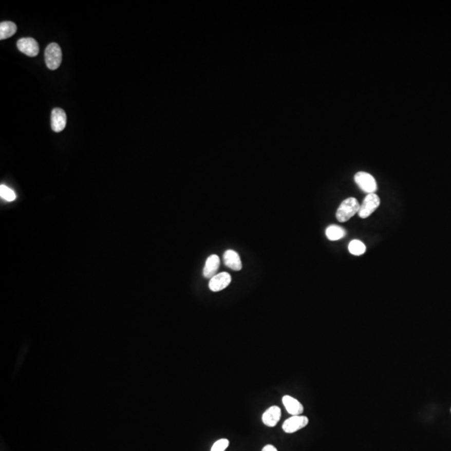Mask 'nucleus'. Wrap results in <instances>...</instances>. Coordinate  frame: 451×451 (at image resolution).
Wrapping results in <instances>:
<instances>
[{"mask_svg": "<svg viewBox=\"0 0 451 451\" xmlns=\"http://www.w3.org/2000/svg\"><path fill=\"white\" fill-rule=\"evenodd\" d=\"M360 205L357 199L349 197L344 200L340 204L336 212V217L340 222H345L349 221L351 217H353L360 210Z\"/></svg>", "mask_w": 451, "mask_h": 451, "instance_id": "obj_1", "label": "nucleus"}, {"mask_svg": "<svg viewBox=\"0 0 451 451\" xmlns=\"http://www.w3.org/2000/svg\"><path fill=\"white\" fill-rule=\"evenodd\" d=\"M45 63L50 70H55L61 66L62 62V51L56 43H51L45 49Z\"/></svg>", "mask_w": 451, "mask_h": 451, "instance_id": "obj_2", "label": "nucleus"}, {"mask_svg": "<svg viewBox=\"0 0 451 451\" xmlns=\"http://www.w3.org/2000/svg\"><path fill=\"white\" fill-rule=\"evenodd\" d=\"M354 181L359 185V187L368 194L374 193L377 190V182L375 179L369 173L364 172H358L354 176Z\"/></svg>", "mask_w": 451, "mask_h": 451, "instance_id": "obj_3", "label": "nucleus"}, {"mask_svg": "<svg viewBox=\"0 0 451 451\" xmlns=\"http://www.w3.org/2000/svg\"><path fill=\"white\" fill-rule=\"evenodd\" d=\"M380 205V199L375 193L368 194L364 198L362 205H360L358 214L361 218L369 217Z\"/></svg>", "mask_w": 451, "mask_h": 451, "instance_id": "obj_4", "label": "nucleus"}, {"mask_svg": "<svg viewBox=\"0 0 451 451\" xmlns=\"http://www.w3.org/2000/svg\"><path fill=\"white\" fill-rule=\"evenodd\" d=\"M308 424V418L306 416H294L285 420L283 424V429L285 433L293 434L299 429H304Z\"/></svg>", "mask_w": 451, "mask_h": 451, "instance_id": "obj_5", "label": "nucleus"}, {"mask_svg": "<svg viewBox=\"0 0 451 451\" xmlns=\"http://www.w3.org/2000/svg\"><path fill=\"white\" fill-rule=\"evenodd\" d=\"M18 50L29 57L38 55L40 47L37 41L33 38H23L17 42Z\"/></svg>", "mask_w": 451, "mask_h": 451, "instance_id": "obj_6", "label": "nucleus"}, {"mask_svg": "<svg viewBox=\"0 0 451 451\" xmlns=\"http://www.w3.org/2000/svg\"><path fill=\"white\" fill-rule=\"evenodd\" d=\"M67 117L64 109L55 108L52 110L51 127L54 132H61L64 130L66 126Z\"/></svg>", "mask_w": 451, "mask_h": 451, "instance_id": "obj_7", "label": "nucleus"}, {"mask_svg": "<svg viewBox=\"0 0 451 451\" xmlns=\"http://www.w3.org/2000/svg\"><path fill=\"white\" fill-rule=\"evenodd\" d=\"M232 281V277L228 273H221L211 278L209 281V288L212 292H219L223 290Z\"/></svg>", "mask_w": 451, "mask_h": 451, "instance_id": "obj_8", "label": "nucleus"}, {"mask_svg": "<svg viewBox=\"0 0 451 451\" xmlns=\"http://www.w3.org/2000/svg\"><path fill=\"white\" fill-rule=\"evenodd\" d=\"M281 419V409L277 406H271L264 412L261 417L262 422L268 427H274Z\"/></svg>", "mask_w": 451, "mask_h": 451, "instance_id": "obj_9", "label": "nucleus"}, {"mask_svg": "<svg viewBox=\"0 0 451 451\" xmlns=\"http://www.w3.org/2000/svg\"><path fill=\"white\" fill-rule=\"evenodd\" d=\"M283 404L288 414L291 416H301L304 413V406L303 404L296 400L295 398L290 396H285L283 397Z\"/></svg>", "mask_w": 451, "mask_h": 451, "instance_id": "obj_10", "label": "nucleus"}, {"mask_svg": "<svg viewBox=\"0 0 451 451\" xmlns=\"http://www.w3.org/2000/svg\"><path fill=\"white\" fill-rule=\"evenodd\" d=\"M220 258L217 255H211L205 261L203 268V276L205 278H212L217 274V271L220 268Z\"/></svg>", "mask_w": 451, "mask_h": 451, "instance_id": "obj_11", "label": "nucleus"}, {"mask_svg": "<svg viewBox=\"0 0 451 451\" xmlns=\"http://www.w3.org/2000/svg\"><path fill=\"white\" fill-rule=\"evenodd\" d=\"M223 262L226 266L233 271H240L242 268L239 254L233 250L226 251L223 254Z\"/></svg>", "mask_w": 451, "mask_h": 451, "instance_id": "obj_12", "label": "nucleus"}, {"mask_svg": "<svg viewBox=\"0 0 451 451\" xmlns=\"http://www.w3.org/2000/svg\"><path fill=\"white\" fill-rule=\"evenodd\" d=\"M17 31V26L15 24L10 21H5L0 24V40L10 38L14 35Z\"/></svg>", "mask_w": 451, "mask_h": 451, "instance_id": "obj_13", "label": "nucleus"}, {"mask_svg": "<svg viewBox=\"0 0 451 451\" xmlns=\"http://www.w3.org/2000/svg\"><path fill=\"white\" fill-rule=\"evenodd\" d=\"M327 237L330 241H337V240L342 239L343 237L346 235V232L344 228H341L340 226L331 225L326 229Z\"/></svg>", "mask_w": 451, "mask_h": 451, "instance_id": "obj_14", "label": "nucleus"}, {"mask_svg": "<svg viewBox=\"0 0 451 451\" xmlns=\"http://www.w3.org/2000/svg\"><path fill=\"white\" fill-rule=\"evenodd\" d=\"M349 250L350 253L355 256H360L364 254L366 251V247L362 241L359 240H353L349 245Z\"/></svg>", "mask_w": 451, "mask_h": 451, "instance_id": "obj_15", "label": "nucleus"}, {"mask_svg": "<svg viewBox=\"0 0 451 451\" xmlns=\"http://www.w3.org/2000/svg\"><path fill=\"white\" fill-rule=\"evenodd\" d=\"M0 196L1 198L7 201H13L16 199L14 191L5 185H0Z\"/></svg>", "mask_w": 451, "mask_h": 451, "instance_id": "obj_16", "label": "nucleus"}, {"mask_svg": "<svg viewBox=\"0 0 451 451\" xmlns=\"http://www.w3.org/2000/svg\"><path fill=\"white\" fill-rule=\"evenodd\" d=\"M228 445H229V440L227 439H221L213 444L211 451H225Z\"/></svg>", "mask_w": 451, "mask_h": 451, "instance_id": "obj_17", "label": "nucleus"}, {"mask_svg": "<svg viewBox=\"0 0 451 451\" xmlns=\"http://www.w3.org/2000/svg\"><path fill=\"white\" fill-rule=\"evenodd\" d=\"M261 451H277V449L272 444H268L266 446L264 447V449Z\"/></svg>", "mask_w": 451, "mask_h": 451, "instance_id": "obj_18", "label": "nucleus"}]
</instances>
